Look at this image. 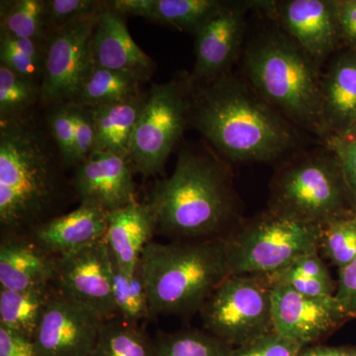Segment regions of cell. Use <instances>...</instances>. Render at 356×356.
<instances>
[{
	"label": "cell",
	"instance_id": "obj_1",
	"mask_svg": "<svg viewBox=\"0 0 356 356\" xmlns=\"http://www.w3.org/2000/svg\"><path fill=\"white\" fill-rule=\"evenodd\" d=\"M189 84V124L222 158L234 163H267L297 147L295 126L248 81L231 72Z\"/></svg>",
	"mask_w": 356,
	"mask_h": 356
},
{
	"label": "cell",
	"instance_id": "obj_2",
	"mask_svg": "<svg viewBox=\"0 0 356 356\" xmlns=\"http://www.w3.org/2000/svg\"><path fill=\"white\" fill-rule=\"evenodd\" d=\"M146 203L156 233L172 242L226 238L243 222L227 165L193 149L180 152L175 172L156 182Z\"/></svg>",
	"mask_w": 356,
	"mask_h": 356
},
{
	"label": "cell",
	"instance_id": "obj_3",
	"mask_svg": "<svg viewBox=\"0 0 356 356\" xmlns=\"http://www.w3.org/2000/svg\"><path fill=\"white\" fill-rule=\"evenodd\" d=\"M65 168L46 118L34 110L0 119V224L11 233L47 221Z\"/></svg>",
	"mask_w": 356,
	"mask_h": 356
},
{
	"label": "cell",
	"instance_id": "obj_4",
	"mask_svg": "<svg viewBox=\"0 0 356 356\" xmlns=\"http://www.w3.org/2000/svg\"><path fill=\"white\" fill-rule=\"evenodd\" d=\"M320 67L283 31L264 33L245 50V76L257 95L295 127L327 140Z\"/></svg>",
	"mask_w": 356,
	"mask_h": 356
},
{
	"label": "cell",
	"instance_id": "obj_5",
	"mask_svg": "<svg viewBox=\"0 0 356 356\" xmlns=\"http://www.w3.org/2000/svg\"><path fill=\"white\" fill-rule=\"evenodd\" d=\"M140 264L151 318L198 313L229 276L226 238L151 242Z\"/></svg>",
	"mask_w": 356,
	"mask_h": 356
},
{
	"label": "cell",
	"instance_id": "obj_6",
	"mask_svg": "<svg viewBox=\"0 0 356 356\" xmlns=\"http://www.w3.org/2000/svg\"><path fill=\"white\" fill-rule=\"evenodd\" d=\"M268 209L318 225L356 210L332 152L310 154L281 168L271 182Z\"/></svg>",
	"mask_w": 356,
	"mask_h": 356
},
{
	"label": "cell",
	"instance_id": "obj_7",
	"mask_svg": "<svg viewBox=\"0 0 356 356\" xmlns=\"http://www.w3.org/2000/svg\"><path fill=\"white\" fill-rule=\"evenodd\" d=\"M321 226L267 210L242 222L226 238L229 275H268L318 250Z\"/></svg>",
	"mask_w": 356,
	"mask_h": 356
},
{
	"label": "cell",
	"instance_id": "obj_8",
	"mask_svg": "<svg viewBox=\"0 0 356 356\" xmlns=\"http://www.w3.org/2000/svg\"><path fill=\"white\" fill-rule=\"evenodd\" d=\"M205 331L242 346L274 331L273 283L267 275H229L199 312Z\"/></svg>",
	"mask_w": 356,
	"mask_h": 356
},
{
	"label": "cell",
	"instance_id": "obj_9",
	"mask_svg": "<svg viewBox=\"0 0 356 356\" xmlns=\"http://www.w3.org/2000/svg\"><path fill=\"white\" fill-rule=\"evenodd\" d=\"M188 77L153 84L131 140L129 159L135 172L154 177L165 168L189 124Z\"/></svg>",
	"mask_w": 356,
	"mask_h": 356
},
{
	"label": "cell",
	"instance_id": "obj_10",
	"mask_svg": "<svg viewBox=\"0 0 356 356\" xmlns=\"http://www.w3.org/2000/svg\"><path fill=\"white\" fill-rule=\"evenodd\" d=\"M96 17L77 21L49 35L41 81L42 107L76 100L93 67L91 38Z\"/></svg>",
	"mask_w": 356,
	"mask_h": 356
},
{
	"label": "cell",
	"instance_id": "obj_11",
	"mask_svg": "<svg viewBox=\"0 0 356 356\" xmlns=\"http://www.w3.org/2000/svg\"><path fill=\"white\" fill-rule=\"evenodd\" d=\"M114 266L104 240L57 257L54 285L103 321L119 317L113 297Z\"/></svg>",
	"mask_w": 356,
	"mask_h": 356
},
{
	"label": "cell",
	"instance_id": "obj_12",
	"mask_svg": "<svg viewBox=\"0 0 356 356\" xmlns=\"http://www.w3.org/2000/svg\"><path fill=\"white\" fill-rule=\"evenodd\" d=\"M250 4L278 23L318 65L341 44L334 0H259Z\"/></svg>",
	"mask_w": 356,
	"mask_h": 356
},
{
	"label": "cell",
	"instance_id": "obj_13",
	"mask_svg": "<svg viewBox=\"0 0 356 356\" xmlns=\"http://www.w3.org/2000/svg\"><path fill=\"white\" fill-rule=\"evenodd\" d=\"M103 318L54 287L34 337L38 356H90Z\"/></svg>",
	"mask_w": 356,
	"mask_h": 356
},
{
	"label": "cell",
	"instance_id": "obj_14",
	"mask_svg": "<svg viewBox=\"0 0 356 356\" xmlns=\"http://www.w3.org/2000/svg\"><path fill=\"white\" fill-rule=\"evenodd\" d=\"M250 1H221L195 34L192 84L206 83L231 72L242 49Z\"/></svg>",
	"mask_w": 356,
	"mask_h": 356
},
{
	"label": "cell",
	"instance_id": "obj_15",
	"mask_svg": "<svg viewBox=\"0 0 356 356\" xmlns=\"http://www.w3.org/2000/svg\"><path fill=\"white\" fill-rule=\"evenodd\" d=\"M273 318L274 332L305 348L353 320L336 296H306L278 283H273Z\"/></svg>",
	"mask_w": 356,
	"mask_h": 356
},
{
	"label": "cell",
	"instance_id": "obj_16",
	"mask_svg": "<svg viewBox=\"0 0 356 356\" xmlns=\"http://www.w3.org/2000/svg\"><path fill=\"white\" fill-rule=\"evenodd\" d=\"M130 159L108 152H92L76 166L72 186L81 203L95 204L106 212L136 201Z\"/></svg>",
	"mask_w": 356,
	"mask_h": 356
},
{
	"label": "cell",
	"instance_id": "obj_17",
	"mask_svg": "<svg viewBox=\"0 0 356 356\" xmlns=\"http://www.w3.org/2000/svg\"><path fill=\"white\" fill-rule=\"evenodd\" d=\"M91 57L95 67L132 72L146 81L154 70V60L129 33L125 16L112 10L106 1L96 17L91 38Z\"/></svg>",
	"mask_w": 356,
	"mask_h": 356
},
{
	"label": "cell",
	"instance_id": "obj_18",
	"mask_svg": "<svg viewBox=\"0 0 356 356\" xmlns=\"http://www.w3.org/2000/svg\"><path fill=\"white\" fill-rule=\"evenodd\" d=\"M108 214L95 204L81 203L76 210L35 226L31 238L55 257L67 254L104 240Z\"/></svg>",
	"mask_w": 356,
	"mask_h": 356
},
{
	"label": "cell",
	"instance_id": "obj_19",
	"mask_svg": "<svg viewBox=\"0 0 356 356\" xmlns=\"http://www.w3.org/2000/svg\"><path fill=\"white\" fill-rule=\"evenodd\" d=\"M57 257L32 238L11 236L0 247V289L24 291L54 284Z\"/></svg>",
	"mask_w": 356,
	"mask_h": 356
},
{
	"label": "cell",
	"instance_id": "obj_20",
	"mask_svg": "<svg viewBox=\"0 0 356 356\" xmlns=\"http://www.w3.org/2000/svg\"><path fill=\"white\" fill-rule=\"evenodd\" d=\"M156 233V221L147 203L136 200L110 212L105 242L114 266L124 273H133Z\"/></svg>",
	"mask_w": 356,
	"mask_h": 356
},
{
	"label": "cell",
	"instance_id": "obj_21",
	"mask_svg": "<svg viewBox=\"0 0 356 356\" xmlns=\"http://www.w3.org/2000/svg\"><path fill=\"white\" fill-rule=\"evenodd\" d=\"M322 109L330 137H341L356 121V50L334 57L322 74Z\"/></svg>",
	"mask_w": 356,
	"mask_h": 356
},
{
	"label": "cell",
	"instance_id": "obj_22",
	"mask_svg": "<svg viewBox=\"0 0 356 356\" xmlns=\"http://www.w3.org/2000/svg\"><path fill=\"white\" fill-rule=\"evenodd\" d=\"M146 95L143 93L127 102L91 109L95 129L93 152H108L129 158L131 140L146 102Z\"/></svg>",
	"mask_w": 356,
	"mask_h": 356
},
{
	"label": "cell",
	"instance_id": "obj_23",
	"mask_svg": "<svg viewBox=\"0 0 356 356\" xmlns=\"http://www.w3.org/2000/svg\"><path fill=\"white\" fill-rule=\"evenodd\" d=\"M146 81L132 72H118L93 65L74 103L95 109L127 102L142 95Z\"/></svg>",
	"mask_w": 356,
	"mask_h": 356
},
{
	"label": "cell",
	"instance_id": "obj_24",
	"mask_svg": "<svg viewBox=\"0 0 356 356\" xmlns=\"http://www.w3.org/2000/svg\"><path fill=\"white\" fill-rule=\"evenodd\" d=\"M53 291L51 285L24 291L0 289V325L34 339Z\"/></svg>",
	"mask_w": 356,
	"mask_h": 356
},
{
	"label": "cell",
	"instance_id": "obj_25",
	"mask_svg": "<svg viewBox=\"0 0 356 356\" xmlns=\"http://www.w3.org/2000/svg\"><path fill=\"white\" fill-rule=\"evenodd\" d=\"M0 34L46 42L50 34L46 0L1 1Z\"/></svg>",
	"mask_w": 356,
	"mask_h": 356
},
{
	"label": "cell",
	"instance_id": "obj_26",
	"mask_svg": "<svg viewBox=\"0 0 356 356\" xmlns=\"http://www.w3.org/2000/svg\"><path fill=\"white\" fill-rule=\"evenodd\" d=\"M90 356H154V343L139 324L117 317L104 321Z\"/></svg>",
	"mask_w": 356,
	"mask_h": 356
},
{
	"label": "cell",
	"instance_id": "obj_27",
	"mask_svg": "<svg viewBox=\"0 0 356 356\" xmlns=\"http://www.w3.org/2000/svg\"><path fill=\"white\" fill-rule=\"evenodd\" d=\"M220 0H153L147 20L195 35Z\"/></svg>",
	"mask_w": 356,
	"mask_h": 356
},
{
	"label": "cell",
	"instance_id": "obj_28",
	"mask_svg": "<svg viewBox=\"0 0 356 356\" xmlns=\"http://www.w3.org/2000/svg\"><path fill=\"white\" fill-rule=\"evenodd\" d=\"M154 343V356H229L233 350L209 332L197 329L159 332Z\"/></svg>",
	"mask_w": 356,
	"mask_h": 356
},
{
	"label": "cell",
	"instance_id": "obj_29",
	"mask_svg": "<svg viewBox=\"0 0 356 356\" xmlns=\"http://www.w3.org/2000/svg\"><path fill=\"white\" fill-rule=\"evenodd\" d=\"M113 297L118 316L126 322L139 324L140 321L151 318L140 264L133 273H124L114 266Z\"/></svg>",
	"mask_w": 356,
	"mask_h": 356
},
{
	"label": "cell",
	"instance_id": "obj_30",
	"mask_svg": "<svg viewBox=\"0 0 356 356\" xmlns=\"http://www.w3.org/2000/svg\"><path fill=\"white\" fill-rule=\"evenodd\" d=\"M320 250L339 269L355 259L356 210L322 224L318 241Z\"/></svg>",
	"mask_w": 356,
	"mask_h": 356
},
{
	"label": "cell",
	"instance_id": "obj_31",
	"mask_svg": "<svg viewBox=\"0 0 356 356\" xmlns=\"http://www.w3.org/2000/svg\"><path fill=\"white\" fill-rule=\"evenodd\" d=\"M44 46L46 42L0 34V65L41 86Z\"/></svg>",
	"mask_w": 356,
	"mask_h": 356
},
{
	"label": "cell",
	"instance_id": "obj_32",
	"mask_svg": "<svg viewBox=\"0 0 356 356\" xmlns=\"http://www.w3.org/2000/svg\"><path fill=\"white\" fill-rule=\"evenodd\" d=\"M41 102V86L0 65V119L30 111Z\"/></svg>",
	"mask_w": 356,
	"mask_h": 356
},
{
	"label": "cell",
	"instance_id": "obj_33",
	"mask_svg": "<svg viewBox=\"0 0 356 356\" xmlns=\"http://www.w3.org/2000/svg\"><path fill=\"white\" fill-rule=\"evenodd\" d=\"M46 116L47 126L54 142L57 145L65 168L76 166L74 154V134L72 125L70 102L60 103L48 107Z\"/></svg>",
	"mask_w": 356,
	"mask_h": 356
},
{
	"label": "cell",
	"instance_id": "obj_34",
	"mask_svg": "<svg viewBox=\"0 0 356 356\" xmlns=\"http://www.w3.org/2000/svg\"><path fill=\"white\" fill-rule=\"evenodd\" d=\"M50 33L72 23L98 15L105 1L97 0H46ZM50 35V34H49Z\"/></svg>",
	"mask_w": 356,
	"mask_h": 356
},
{
	"label": "cell",
	"instance_id": "obj_35",
	"mask_svg": "<svg viewBox=\"0 0 356 356\" xmlns=\"http://www.w3.org/2000/svg\"><path fill=\"white\" fill-rule=\"evenodd\" d=\"M305 346L270 332L233 348L229 356H298Z\"/></svg>",
	"mask_w": 356,
	"mask_h": 356
},
{
	"label": "cell",
	"instance_id": "obj_36",
	"mask_svg": "<svg viewBox=\"0 0 356 356\" xmlns=\"http://www.w3.org/2000/svg\"><path fill=\"white\" fill-rule=\"evenodd\" d=\"M70 112L74 125L76 166L93 152L95 140V122L92 111L88 107L70 102Z\"/></svg>",
	"mask_w": 356,
	"mask_h": 356
},
{
	"label": "cell",
	"instance_id": "obj_37",
	"mask_svg": "<svg viewBox=\"0 0 356 356\" xmlns=\"http://www.w3.org/2000/svg\"><path fill=\"white\" fill-rule=\"evenodd\" d=\"M327 143L330 151L339 161L356 209V140H346L341 138L330 137Z\"/></svg>",
	"mask_w": 356,
	"mask_h": 356
},
{
	"label": "cell",
	"instance_id": "obj_38",
	"mask_svg": "<svg viewBox=\"0 0 356 356\" xmlns=\"http://www.w3.org/2000/svg\"><path fill=\"white\" fill-rule=\"evenodd\" d=\"M339 41L356 50V0H334Z\"/></svg>",
	"mask_w": 356,
	"mask_h": 356
},
{
	"label": "cell",
	"instance_id": "obj_39",
	"mask_svg": "<svg viewBox=\"0 0 356 356\" xmlns=\"http://www.w3.org/2000/svg\"><path fill=\"white\" fill-rule=\"evenodd\" d=\"M351 318H356V257L348 266L339 269L336 295Z\"/></svg>",
	"mask_w": 356,
	"mask_h": 356
},
{
	"label": "cell",
	"instance_id": "obj_40",
	"mask_svg": "<svg viewBox=\"0 0 356 356\" xmlns=\"http://www.w3.org/2000/svg\"><path fill=\"white\" fill-rule=\"evenodd\" d=\"M0 356H38L34 339L0 325Z\"/></svg>",
	"mask_w": 356,
	"mask_h": 356
},
{
	"label": "cell",
	"instance_id": "obj_41",
	"mask_svg": "<svg viewBox=\"0 0 356 356\" xmlns=\"http://www.w3.org/2000/svg\"><path fill=\"white\" fill-rule=\"evenodd\" d=\"M298 356H356V348L353 346H306Z\"/></svg>",
	"mask_w": 356,
	"mask_h": 356
},
{
	"label": "cell",
	"instance_id": "obj_42",
	"mask_svg": "<svg viewBox=\"0 0 356 356\" xmlns=\"http://www.w3.org/2000/svg\"><path fill=\"white\" fill-rule=\"evenodd\" d=\"M332 137H334V136H332ZM337 138H341V139L346 140H356V121L355 123L351 126V128L348 131V132L344 134L343 136H341V137Z\"/></svg>",
	"mask_w": 356,
	"mask_h": 356
}]
</instances>
